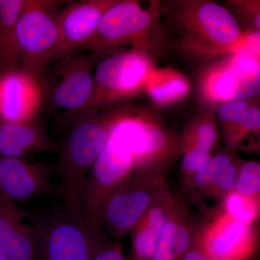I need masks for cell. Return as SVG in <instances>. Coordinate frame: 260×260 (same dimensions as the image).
<instances>
[{
  "mask_svg": "<svg viewBox=\"0 0 260 260\" xmlns=\"http://www.w3.org/2000/svg\"><path fill=\"white\" fill-rule=\"evenodd\" d=\"M119 109L100 113L89 110L70 123V129L59 145L56 174L60 178V193L67 215L83 216L81 194L89 172L107 145L111 128Z\"/></svg>",
  "mask_w": 260,
  "mask_h": 260,
  "instance_id": "6da1fadb",
  "label": "cell"
},
{
  "mask_svg": "<svg viewBox=\"0 0 260 260\" xmlns=\"http://www.w3.org/2000/svg\"><path fill=\"white\" fill-rule=\"evenodd\" d=\"M180 47L198 56L233 54L243 46L244 34L232 12L213 2L186 1L172 8Z\"/></svg>",
  "mask_w": 260,
  "mask_h": 260,
  "instance_id": "7a4b0ae2",
  "label": "cell"
},
{
  "mask_svg": "<svg viewBox=\"0 0 260 260\" xmlns=\"http://www.w3.org/2000/svg\"><path fill=\"white\" fill-rule=\"evenodd\" d=\"M111 134L124 143L134 159L135 174H164L181 153V137L150 116L121 108Z\"/></svg>",
  "mask_w": 260,
  "mask_h": 260,
  "instance_id": "3957f363",
  "label": "cell"
},
{
  "mask_svg": "<svg viewBox=\"0 0 260 260\" xmlns=\"http://www.w3.org/2000/svg\"><path fill=\"white\" fill-rule=\"evenodd\" d=\"M37 260H92L109 237L86 218L56 215L34 220Z\"/></svg>",
  "mask_w": 260,
  "mask_h": 260,
  "instance_id": "277c9868",
  "label": "cell"
},
{
  "mask_svg": "<svg viewBox=\"0 0 260 260\" xmlns=\"http://www.w3.org/2000/svg\"><path fill=\"white\" fill-rule=\"evenodd\" d=\"M64 1L25 0L16 25L21 68L45 75L59 42V6Z\"/></svg>",
  "mask_w": 260,
  "mask_h": 260,
  "instance_id": "5b68a950",
  "label": "cell"
},
{
  "mask_svg": "<svg viewBox=\"0 0 260 260\" xmlns=\"http://www.w3.org/2000/svg\"><path fill=\"white\" fill-rule=\"evenodd\" d=\"M153 71L146 53L139 49L108 55L95 67L93 95L85 112L99 111L133 96L145 88Z\"/></svg>",
  "mask_w": 260,
  "mask_h": 260,
  "instance_id": "8992f818",
  "label": "cell"
},
{
  "mask_svg": "<svg viewBox=\"0 0 260 260\" xmlns=\"http://www.w3.org/2000/svg\"><path fill=\"white\" fill-rule=\"evenodd\" d=\"M164 174H133L108 197L99 213V225L109 237L129 234L165 183Z\"/></svg>",
  "mask_w": 260,
  "mask_h": 260,
  "instance_id": "52a82bcc",
  "label": "cell"
},
{
  "mask_svg": "<svg viewBox=\"0 0 260 260\" xmlns=\"http://www.w3.org/2000/svg\"><path fill=\"white\" fill-rule=\"evenodd\" d=\"M104 53L75 51L56 61L52 78L47 80V102L51 108L68 113L70 124L88 107L93 95L94 71Z\"/></svg>",
  "mask_w": 260,
  "mask_h": 260,
  "instance_id": "ba28073f",
  "label": "cell"
},
{
  "mask_svg": "<svg viewBox=\"0 0 260 260\" xmlns=\"http://www.w3.org/2000/svg\"><path fill=\"white\" fill-rule=\"evenodd\" d=\"M133 174L135 167L131 152L120 140L109 134L105 148L84 183L81 208L85 218L99 225L98 219L104 202Z\"/></svg>",
  "mask_w": 260,
  "mask_h": 260,
  "instance_id": "9c48e42d",
  "label": "cell"
},
{
  "mask_svg": "<svg viewBox=\"0 0 260 260\" xmlns=\"http://www.w3.org/2000/svg\"><path fill=\"white\" fill-rule=\"evenodd\" d=\"M213 65L203 78L201 91L205 100L220 106L246 100L259 94V57L244 47Z\"/></svg>",
  "mask_w": 260,
  "mask_h": 260,
  "instance_id": "30bf717a",
  "label": "cell"
},
{
  "mask_svg": "<svg viewBox=\"0 0 260 260\" xmlns=\"http://www.w3.org/2000/svg\"><path fill=\"white\" fill-rule=\"evenodd\" d=\"M155 10H145L131 0H116L103 15L93 37L81 49L107 52L124 44L144 51L146 35L155 23Z\"/></svg>",
  "mask_w": 260,
  "mask_h": 260,
  "instance_id": "8fae6325",
  "label": "cell"
},
{
  "mask_svg": "<svg viewBox=\"0 0 260 260\" xmlns=\"http://www.w3.org/2000/svg\"><path fill=\"white\" fill-rule=\"evenodd\" d=\"M194 238L215 260H252L259 248L258 223H239L220 210L202 226L195 228Z\"/></svg>",
  "mask_w": 260,
  "mask_h": 260,
  "instance_id": "7c38bea8",
  "label": "cell"
},
{
  "mask_svg": "<svg viewBox=\"0 0 260 260\" xmlns=\"http://www.w3.org/2000/svg\"><path fill=\"white\" fill-rule=\"evenodd\" d=\"M47 103L44 75L23 68L0 71V120H37Z\"/></svg>",
  "mask_w": 260,
  "mask_h": 260,
  "instance_id": "4fadbf2b",
  "label": "cell"
},
{
  "mask_svg": "<svg viewBox=\"0 0 260 260\" xmlns=\"http://www.w3.org/2000/svg\"><path fill=\"white\" fill-rule=\"evenodd\" d=\"M116 0L69 1L59 15V38L50 62L81 49L93 37L104 13Z\"/></svg>",
  "mask_w": 260,
  "mask_h": 260,
  "instance_id": "5bb4252c",
  "label": "cell"
},
{
  "mask_svg": "<svg viewBox=\"0 0 260 260\" xmlns=\"http://www.w3.org/2000/svg\"><path fill=\"white\" fill-rule=\"evenodd\" d=\"M54 174L56 166L47 162L0 156V191L16 203L59 191Z\"/></svg>",
  "mask_w": 260,
  "mask_h": 260,
  "instance_id": "9a60e30c",
  "label": "cell"
},
{
  "mask_svg": "<svg viewBox=\"0 0 260 260\" xmlns=\"http://www.w3.org/2000/svg\"><path fill=\"white\" fill-rule=\"evenodd\" d=\"M178 197L165 181L148 209L129 232L133 247L132 260L153 259L159 237L175 207Z\"/></svg>",
  "mask_w": 260,
  "mask_h": 260,
  "instance_id": "2e32d148",
  "label": "cell"
},
{
  "mask_svg": "<svg viewBox=\"0 0 260 260\" xmlns=\"http://www.w3.org/2000/svg\"><path fill=\"white\" fill-rule=\"evenodd\" d=\"M26 215L0 191V252L9 260H37L34 227L23 222Z\"/></svg>",
  "mask_w": 260,
  "mask_h": 260,
  "instance_id": "e0dca14e",
  "label": "cell"
},
{
  "mask_svg": "<svg viewBox=\"0 0 260 260\" xmlns=\"http://www.w3.org/2000/svg\"><path fill=\"white\" fill-rule=\"evenodd\" d=\"M59 145L48 134L44 123L0 120V156L25 158L29 154L57 153Z\"/></svg>",
  "mask_w": 260,
  "mask_h": 260,
  "instance_id": "ac0fdd59",
  "label": "cell"
},
{
  "mask_svg": "<svg viewBox=\"0 0 260 260\" xmlns=\"http://www.w3.org/2000/svg\"><path fill=\"white\" fill-rule=\"evenodd\" d=\"M194 232L187 205L179 195L162 229L152 260H181L190 247Z\"/></svg>",
  "mask_w": 260,
  "mask_h": 260,
  "instance_id": "d6986e66",
  "label": "cell"
},
{
  "mask_svg": "<svg viewBox=\"0 0 260 260\" xmlns=\"http://www.w3.org/2000/svg\"><path fill=\"white\" fill-rule=\"evenodd\" d=\"M25 0H0V71L21 68L16 25Z\"/></svg>",
  "mask_w": 260,
  "mask_h": 260,
  "instance_id": "ffe728a7",
  "label": "cell"
},
{
  "mask_svg": "<svg viewBox=\"0 0 260 260\" xmlns=\"http://www.w3.org/2000/svg\"><path fill=\"white\" fill-rule=\"evenodd\" d=\"M145 88L154 103L168 106L186 96L190 90V84L184 75L172 70H154Z\"/></svg>",
  "mask_w": 260,
  "mask_h": 260,
  "instance_id": "44dd1931",
  "label": "cell"
},
{
  "mask_svg": "<svg viewBox=\"0 0 260 260\" xmlns=\"http://www.w3.org/2000/svg\"><path fill=\"white\" fill-rule=\"evenodd\" d=\"M235 149L234 147L228 146L226 150L212 157L209 161L198 171L186 186V191H198L200 194L208 197L210 189L225 169L238 158Z\"/></svg>",
  "mask_w": 260,
  "mask_h": 260,
  "instance_id": "7402d4cb",
  "label": "cell"
},
{
  "mask_svg": "<svg viewBox=\"0 0 260 260\" xmlns=\"http://www.w3.org/2000/svg\"><path fill=\"white\" fill-rule=\"evenodd\" d=\"M217 124L213 116L204 114L195 118L181 136V150L198 148L212 152L218 143Z\"/></svg>",
  "mask_w": 260,
  "mask_h": 260,
  "instance_id": "603a6c76",
  "label": "cell"
},
{
  "mask_svg": "<svg viewBox=\"0 0 260 260\" xmlns=\"http://www.w3.org/2000/svg\"><path fill=\"white\" fill-rule=\"evenodd\" d=\"M220 211L229 218L249 224L258 223L260 215V200L252 199L233 190L220 202Z\"/></svg>",
  "mask_w": 260,
  "mask_h": 260,
  "instance_id": "cb8c5ba5",
  "label": "cell"
},
{
  "mask_svg": "<svg viewBox=\"0 0 260 260\" xmlns=\"http://www.w3.org/2000/svg\"><path fill=\"white\" fill-rule=\"evenodd\" d=\"M234 190L248 198L260 200L259 161L249 160L241 162Z\"/></svg>",
  "mask_w": 260,
  "mask_h": 260,
  "instance_id": "d4e9b609",
  "label": "cell"
},
{
  "mask_svg": "<svg viewBox=\"0 0 260 260\" xmlns=\"http://www.w3.org/2000/svg\"><path fill=\"white\" fill-rule=\"evenodd\" d=\"M259 129L260 109L254 104L250 106L245 116L223 136L228 146L237 148L249 135L259 133Z\"/></svg>",
  "mask_w": 260,
  "mask_h": 260,
  "instance_id": "484cf974",
  "label": "cell"
},
{
  "mask_svg": "<svg viewBox=\"0 0 260 260\" xmlns=\"http://www.w3.org/2000/svg\"><path fill=\"white\" fill-rule=\"evenodd\" d=\"M241 162L242 160L238 158L225 169L210 189L208 194V198H213L217 201L220 202L225 195L234 190L238 171H239Z\"/></svg>",
  "mask_w": 260,
  "mask_h": 260,
  "instance_id": "4316f807",
  "label": "cell"
},
{
  "mask_svg": "<svg viewBox=\"0 0 260 260\" xmlns=\"http://www.w3.org/2000/svg\"><path fill=\"white\" fill-rule=\"evenodd\" d=\"M250 106L246 100L228 102L220 106L218 115L223 126V135L245 116Z\"/></svg>",
  "mask_w": 260,
  "mask_h": 260,
  "instance_id": "83f0119b",
  "label": "cell"
},
{
  "mask_svg": "<svg viewBox=\"0 0 260 260\" xmlns=\"http://www.w3.org/2000/svg\"><path fill=\"white\" fill-rule=\"evenodd\" d=\"M92 260H132L123 252L121 246L117 243L109 242L94 256Z\"/></svg>",
  "mask_w": 260,
  "mask_h": 260,
  "instance_id": "f1b7e54d",
  "label": "cell"
},
{
  "mask_svg": "<svg viewBox=\"0 0 260 260\" xmlns=\"http://www.w3.org/2000/svg\"><path fill=\"white\" fill-rule=\"evenodd\" d=\"M259 31L252 30L248 32L246 36L244 34L243 47L249 52L259 57Z\"/></svg>",
  "mask_w": 260,
  "mask_h": 260,
  "instance_id": "f546056e",
  "label": "cell"
},
{
  "mask_svg": "<svg viewBox=\"0 0 260 260\" xmlns=\"http://www.w3.org/2000/svg\"><path fill=\"white\" fill-rule=\"evenodd\" d=\"M181 260H215L207 254L199 245L195 242L193 238L192 243Z\"/></svg>",
  "mask_w": 260,
  "mask_h": 260,
  "instance_id": "4dcf8cb0",
  "label": "cell"
},
{
  "mask_svg": "<svg viewBox=\"0 0 260 260\" xmlns=\"http://www.w3.org/2000/svg\"><path fill=\"white\" fill-rule=\"evenodd\" d=\"M0 260H9L8 259V258L6 257V256L3 255V254H2L1 252H0Z\"/></svg>",
  "mask_w": 260,
  "mask_h": 260,
  "instance_id": "1f68e13d",
  "label": "cell"
}]
</instances>
